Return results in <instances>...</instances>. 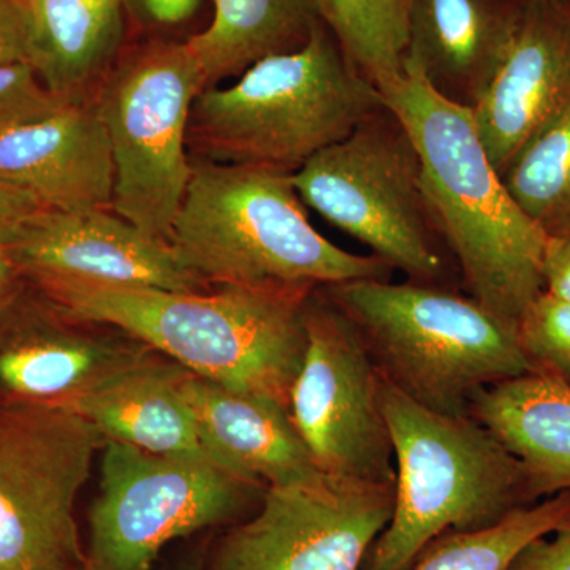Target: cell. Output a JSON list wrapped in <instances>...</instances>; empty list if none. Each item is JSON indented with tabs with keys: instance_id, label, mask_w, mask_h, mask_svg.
I'll use <instances>...</instances> for the list:
<instances>
[{
	"instance_id": "obj_16",
	"label": "cell",
	"mask_w": 570,
	"mask_h": 570,
	"mask_svg": "<svg viewBox=\"0 0 570 570\" xmlns=\"http://www.w3.org/2000/svg\"><path fill=\"white\" fill-rule=\"evenodd\" d=\"M186 393L206 455L235 478L264 490L330 479L314 463L288 407L275 397L224 387L193 373Z\"/></svg>"
},
{
	"instance_id": "obj_13",
	"label": "cell",
	"mask_w": 570,
	"mask_h": 570,
	"mask_svg": "<svg viewBox=\"0 0 570 570\" xmlns=\"http://www.w3.org/2000/svg\"><path fill=\"white\" fill-rule=\"evenodd\" d=\"M7 247L26 277L56 276L170 292L208 291L183 268L167 242L142 234L111 209H37Z\"/></svg>"
},
{
	"instance_id": "obj_35",
	"label": "cell",
	"mask_w": 570,
	"mask_h": 570,
	"mask_svg": "<svg viewBox=\"0 0 570 570\" xmlns=\"http://www.w3.org/2000/svg\"><path fill=\"white\" fill-rule=\"evenodd\" d=\"M566 10H568L570 17V2H564Z\"/></svg>"
},
{
	"instance_id": "obj_10",
	"label": "cell",
	"mask_w": 570,
	"mask_h": 570,
	"mask_svg": "<svg viewBox=\"0 0 570 570\" xmlns=\"http://www.w3.org/2000/svg\"><path fill=\"white\" fill-rule=\"evenodd\" d=\"M264 491L213 461L107 441L85 570H153L174 540L247 519Z\"/></svg>"
},
{
	"instance_id": "obj_15",
	"label": "cell",
	"mask_w": 570,
	"mask_h": 570,
	"mask_svg": "<svg viewBox=\"0 0 570 570\" xmlns=\"http://www.w3.org/2000/svg\"><path fill=\"white\" fill-rule=\"evenodd\" d=\"M0 181L56 212L111 209L115 163L94 99L0 134Z\"/></svg>"
},
{
	"instance_id": "obj_19",
	"label": "cell",
	"mask_w": 570,
	"mask_h": 570,
	"mask_svg": "<svg viewBox=\"0 0 570 570\" xmlns=\"http://www.w3.org/2000/svg\"><path fill=\"white\" fill-rule=\"evenodd\" d=\"M17 302V299H14ZM0 325V401L63 404L130 365L145 348L71 332L41 313Z\"/></svg>"
},
{
	"instance_id": "obj_25",
	"label": "cell",
	"mask_w": 570,
	"mask_h": 570,
	"mask_svg": "<svg viewBox=\"0 0 570 570\" xmlns=\"http://www.w3.org/2000/svg\"><path fill=\"white\" fill-rule=\"evenodd\" d=\"M501 178L547 238L570 235V105L515 154Z\"/></svg>"
},
{
	"instance_id": "obj_20",
	"label": "cell",
	"mask_w": 570,
	"mask_h": 570,
	"mask_svg": "<svg viewBox=\"0 0 570 570\" xmlns=\"http://www.w3.org/2000/svg\"><path fill=\"white\" fill-rule=\"evenodd\" d=\"M469 415L520 460L535 497L570 491V384L553 374L523 376L480 390Z\"/></svg>"
},
{
	"instance_id": "obj_31",
	"label": "cell",
	"mask_w": 570,
	"mask_h": 570,
	"mask_svg": "<svg viewBox=\"0 0 570 570\" xmlns=\"http://www.w3.org/2000/svg\"><path fill=\"white\" fill-rule=\"evenodd\" d=\"M543 291L570 303V235L549 239L543 262Z\"/></svg>"
},
{
	"instance_id": "obj_11",
	"label": "cell",
	"mask_w": 570,
	"mask_h": 570,
	"mask_svg": "<svg viewBox=\"0 0 570 570\" xmlns=\"http://www.w3.org/2000/svg\"><path fill=\"white\" fill-rule=\"evenodd\" d=\"M288 412L326 478L393 485L395 459L382 376L354 324L318 287L306 306V351Z\"/></svg>"
},
{
	"instance_id": "obj_26",
	"label": "cell",
	"mask_w": 570,
	"mask_h": 570,
	"mask_svg": "<svg viewBox=\"0 0 570 570\" xmlns=\"http://www.w3.org/2000/svg\"><path fill=\"white\" fill-rule=\"evenodd\" d=\"M517 337L532 371L570 381V303L540 292L517 322Z\"/></svg>"
},
{
	"instance_id": "obj_9",
	"label": "cell",
	"mask_w": 570,
	"mask_h": 570,
	"mask_svg": "<svg viewBox=\"0 0 570 570\" xmlns=\"http://www.w3.org/2000/svg\"><path fill=\"white\" fill-rule=\"evenodd\" d=\"M105 442L70 407L0 401V570L85 568L75 504Z\"/></svg>"
},
{
	"instance_id": "obj_28",
	"label": "cell",
	"mask_w": 570,
	"mask_h": 570,
	"mask_svg": "<svg viewBox=\"0 0 570 570\" xmlns=\"http://www.w3.org/2000/svg\"><path fill=\"white\" fill-rule=\"evenodd\" d=\"M31 2L0 0V66H31Z\"/></svg>"
},
{
	"instance_id": "obj_21",
	"label": "cell",
	"mask_w": 570,
	"mask_h": 570,
	"mask_svg": "<svg viewBox=\"0 0 570 570\" xmlns=\"http://www.w3.org/2000/svg\"><path fill=\"white\" fill-rule=\"evenodd\" d=\"M31 66L67 100H86L119 58L122 0H29Z\"/></svg>"
},
{
	"instance_id": "obj_1",
	"label": "cell",
	"mask_w": 570,
	"mask_h": 570,
	"mask_svg": "<svg viewBox=\"0 0 570 570\" xmlns=\"http://www.w3.org/2000/svg\"><path fill=\"white\" fill-rule=\"evenodd\" d=\"M26 279L62 317L115 326L195 376L272 396L288 407L305 358L306 306L314 291L170 292L56 276Z\"/></svg>"
},
{
	"instance_id": "obj_33",
	"label": "cell",
	"mask_w": 570,
	"mask_h": 570,
	"mask_svg": "<svg viewBox=\"0 0 570 570\" xmlns=\"http://www.w3.org/2000/svg\"><path fill=\"white\" fill-rule=\"evenodd\" d=\"M26 276L11 257L9 247L0 245V314L21 295Z\"/></svg>"
},
{
	"instance_id": "obj_32",
	"label": "cell",
	"mask_w": 570,
	"mask_h": 570,
	"mask_svg": "<svg viewBox=\"0 0 570 570\" xmlns=\"http://www.w3.org/2000/svg\"><path fill=\"white\" fill-rule=\"evenodd\" d=\"M149 20L160 26H176L194 17L202 0H140Z\"/></svg>"
},
{
	"instance_id": "obj_8",
	"label": "cell",
	"mask_w": 570,
	"mask_h": 570,
	"mask_svg": "<svg viewBox=\"0 0 570 570\" xmlns=\"http://www.w3.org/2000/svg\"><path fill=\"white\" fill-rule=\"evenodd\" d=\"M292 181L303 204L370 247L390 268L417 283L442 284L448 276L417 148L387 105L311 157Z\"/></svg>"
},
{
	"instance_id": "obj_22",
	"label": "cell",
	"mask_w": 570,
	"mask_h": 570,
	"mask_svg": "<svg viewBox=\"0 0 570 570\" xmlns=\"http://www.w3.org/2000/svg\"><path fill=\"white\" fill-rule=\"evenodd\" d=\"M322 22L317 0H214V18L187 40L206 88L268 56L299 50Z\"/></svg>"
},
{
	"instance_id": "obj_2",
	"label": "cell",
	"mask_w": 570,
	"mask_h": 570,
	"mask_svg": "<svg viewBox=\"0 0 570 570\" xmlns=\"http://www.w3.org/2000/svg\"><path fill=\"white\" fill-rule=\"evenodd\" d=\"M384 99L417 148L428 208L469 296L517 328L543 292L549 238L491 164L471 108L439 96L406 59L403 78Z\"/></svg>"
},
{
	"instance_id": "obj_12",
	"label": "cell",
	"mask_w": 570,
	"mask_h": 570,
	"mask_svg": "<svg viewBox=\"0 0 570 570\" xmlns=\"http://www.w3.org/2000/svg\"><path fill=\"white\" fill-rule=\"evenodd\" d=\"M393 501L395 483L268 487L253 515L217 542L205 570H362Z\"/></svg>"
},
{
	"instance_id": "obj_27",
	"label": "cell",
	"mask_w": 570,
	"mask_h": 570,
	"mask_svg": "<svg viewBox=\"0 0 570 570\" xmlns=\"http://www.w3.org/2000/svg\"><path fill=\"white\" fill-rule=\"evenodd\" d=\"M69 102L73 100L52 94L29 63L0 66V134Z\"/></svg>"
},
{
	"instance_id": "obj_38",
	"label": "cell",
	"mask_w": 570,
	"mask_h": 570,
	"mask_svg": "<svg viewBox=\"0 0 570 570\" xmlns=\"http://www.w3.org/2000/svg\"><path fill=\"white\" fill-rule=\"evenodd\" d=\"M568 382H569V384H570V381H568Z\"/></svg>"
},
{
	"instance_id": "obj_5",
	"label": "cell",
	"mask_w": 570,
	"mask_h": 570,
	"mask_svg": "<svg viewBox=\"0 0 570 570\" xmlns=\"http://www.w3.org/2000/svg\"><path fill=\"white\" fill-rule=\"evenodd\" d=\"M395 459L390 523L362 570H411L442 535L493 527L539 501L527 469L471 415L441 414L382 379Z\"/></svg>"
},
{
	"instance_id": "obj_17",
	"label": "cell",
	"mask_w": 570,
	"mask_h": 570,
	"mask_svg": "<svg viewBox=\"0 0 570 570\" xmlns=\"http://www.w3.org/2000/svg\"><path fill=\"white\" fill-rule=\"evenodd\" d=\"M524 0H409L406 61L450 102L472 108L519 26Z\"/></svg>"
},
{
	"instance_id": "obj_18",
	"label": "cell",
	"mask_w": 570,
	"mask_h": 570,
	"mask_svg": "<svg viewBox=\"0 0 570 570\" xmlns=\"http://www.w3.org/2000/svg\"><path fill=\"white\" fill-rule=\"evenodd\" d=\"M189 371L142 354L63 406L122 442L156 455L209 460L186 393Z\"/></svg>"
},
{
	"instance_id": "obj_23",
	"label": "cell",
	"mask_w": 570,
	"mask_h": 570,
	"mask_svg": "<svg viewBox=\"0 0 570 570\" xmlns=\"http://www.w3.org/2000/svg\"><path fill=\"white\" fill-rule=\"evenodd\" d=\"M348 61L385 96L404 73L409 0H317Z\"/></svg>"
},
{
	"instance_id": "obj_4",
	"label": "cell",
	"mask_w": 570,
	"mask_h": 570,
	"mask_svg": "<svg viewBox=\"0 0 570 570\" xmlns=\"http://www.w3.org/2000/svg\"><path fill=\"white\" fill-rule=\"evenodd\" d=\"M382 108V92L352 66L322 21L299 50L268 56L234 85L198 94L187 149L194 160L294 175Z\"/></svg>"
},
{
	"instance_id": "obj_30",
	"label": "cell",
	"mask_w": 570,
	"mask_h": 570,
	"mask_svg": "<svg viewBox=\"0 0 570 570\" xmlns=\"http://www.w3.org/2000/svg\"><path fill=\"white\" fill-rule=\"evenodd\" d=\"M40 208L31 194L0 181V245L9 246L24 220Z\"/></svg>"
},
{
	"instance_id": "obj_14",
	"label": "cell",
	"mask_w": 570,
	"mask_h": 570,
	"mask_svg": "<svg viewBox=\"0 0 570 570\" xmlns=\"http://www.w3.org/2000/svg\"><path fill=\"white\" fill-rule=\"evenodd\" d=\"M570 105V17L561 0H524L519 26L471 108L499 175Z\"/></svg>"
},
{
	"instance_id": "obj_36",
	"label": "cell",
	"mask_w": 570,
	"mask_h": 570,
	"mask_svg": "<svg viewBox=\"0 0 570 570\" xmlns=\"http://www.w3.org/2000/svg\"><path fill=\"white\" fill-rule=\"evenodd\" d=\"M561 2H570V0H561Z\"/></svg>"
},
{
	"instance_id": "obj_6",
	"label": "cell",
	"mask_w": 570,
	"mask_h": 570,
	"mask_svg": "<svg viewBox=\"0 0 570 570\" xmlns=\"http://www.w3.org/2000/svg\"><path fill=\"white\" fill-rule=\"evenodd\" d=\"M324 291L382 379L431 411L464 417L480 390L532 371L515 326L444 284L360 279Z\"/></svg>"
},
{
	"instance_id": "obj_34",
	"label": "cell",
	"mask_w": 570,
	"mask_h": 570,
	"mask_svg": "<svg viewBox=\"0 0 570 570\" xmlns=\"http://www.w3.org/2000/svg\"><path fill=\"white\" fill-rule=\"evenodd\" d=\"M176 570H205V566L202 561H189L184 562V564L179 566Z\"/></svg>"
},
{
	"instance_id": "obj_29",
	"label": "cell",
	"mask_w": 570,
	"mask_h": 570,
	"mask_svg": "<svg viewBox=\"0 0 570 570\" xmlns=\"http://www.w3.org/2000/svg\"><path fill=\"white\" fill-rule=\"evenodd\" d=\"M521 550L508 570H570V523Z\"/></svg>"
},
{
	"instance_id": "obj_7",
	"label": "cell",
	"mask_w": 570,
	"mask_h": 570,
	"mask_svg": "<svg viewBox=\"0 0 570 570\" xmlns=\"http://www.w3.org/2000/svg\"><path fill=\"white\" fill-rule=\"evenodd\" d=\"M205 88L187 41L154 39L119 56L94 96L115 163L111 212L163 242L193 175L187 129Z\"/></svg>"
},
{
	"instance_id": "obj_37",
	"label": "cell",
	"mask_w": 570,
	"mask_h": 570,
	"mask_svg": "<svg viewBox=\"0 0 570 570\" xmlns=\"http://www.w3.org/2000/svg\"><path fill=\"white\" fill-rule=\"evenodd\" d=\"M77 570H85V568H82V569H77Z\"/></svg>"
},
{
	"instance_id": "obj_24",
	"label": "cell",
	"mask_w": 570,
	"mask_h": 570,
	"mask_svg": "<svg viewBox=\"0 0 570 570\" xmlns=\"http://www.w3.org/2000/svg\"><path fill=\"white\" fill-rule=\"evenodd\" d=\"M570 523V491L521 508L504 520L434 540L411 570H508L524 547Z\"/></svg>"
},
{
	"instance_id": "obj_3",
	"label": "cell",
	"mask_w": 570,
	"mask_h": 570,
	"mask_svg": "<svg viewBox=\"0 0 570 570\" xmlns=\"http://www.w3.org/2000/svg\"><path fill=\"white\" fill-rule=\"evenodd\" d=\"M193 160L168 245L206 287H318L389 279L376 255L341 249L307 217L291 174L255 165Z\"/></svg>"
}]
</instances>
